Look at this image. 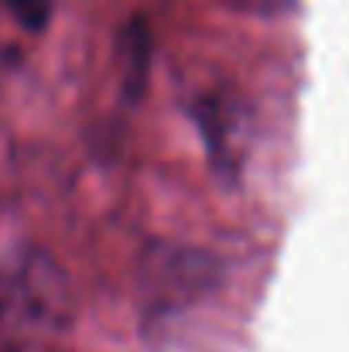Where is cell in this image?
<instances>
[{"instance_id":"6da1fadb","label":"cell","mask_w":349,"mask_h":352,"mask_svg":"<svg viewBox=\"0 0 349 352\" xmlns=\"http://www.w3.org/2000/svg\"><path fill=\"white\" fill-rule=\"evenodd\" d=\"M72 322V280L48 253L0 263V352H55Z\"/></svg>"},{"instance_id":"7a4b0ae2","label":"cell","mask_w":349,"mask_h":352,"mask_svg":"<svg viewBox=\"0 0 349 352\" xmlns=\"http://www.w3.org/2000/svg\"><path fill=\"white\" fill-rule=\"evenodd\" d=\"M52 3L55 0H7L10 14L17 17V24H24L28 31H41L52 17Z\"/></svg>"}]
</instances>
